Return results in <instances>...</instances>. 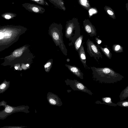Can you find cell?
Masks as SVG:
<instances>
[{
    "instance_id": "5",
    "label": "cell",
    "mask_w": 128,
    "mask_h": 128,
    "mask_svg": "<svg viewBox=\"0 0 128 128\" xmlns=\"http://www.w3.org/2000/svg\"><path fill=\"white\" fill-rule=\"evenodd\" d=\"M48 101L51 105L60 106L62 104L61 100L58 96L52 92H48L47 94Z\"/></svg>"
},
{
    "instance_id": "3",
    "label": "cell",
    "mask_w": 128,
    "mask_h": 128,
    "mask_svg": "<svg viewBox=\"0 0 128 128\" xmlns=\"http://www.w3.org/2000/svg\"><path fill=\"white\" fill-rule=\"evenodd\" d=\"M66 27V32L68 35L71 36L74 34V35L75 36L77 39L74 32L80 35V26L77 18H74L72 20L67 22Z\"/></svg>"
},
{
    "instance_id": "28",
    "label": "cell",
    "mask_w": 128,
    "mask_h": 128,
    "mask_svg": "<svg viewBox=\"0 0 128 128\" xmlns=\"http://www.w3.org/2000/svg\"><path fill=\"white\" fill-rule=\"evenodd\" d=\"M26 66L27 67L28 66H29V65L28 64H26Z\"/></svg>"
},
{
    "instance_id": "16",
    "label": "cell",
    "mask_w": 128,
    "mask_h": 128,
    "mask_svg": "<svg viewBox=\"0 0 128 128\" xmlns=\"http://www.w3.org/2000/svg\"><path fill=\"white\" fill-rule=\"evenodd\" d=\"M83 38V35H81L80 36L77 38L75 43V46L76 49L78 51L81 44Z\"/></svg>"
},
{
    "instance_id": "27",
    "label": "cell",
    "mask_w": 128,
    "mask_h": 128,
    "mask_svg": "<svg viewBox=\"0 0 128 128\" xmlns=\"http://www.w3.org/2000/svg\"><path fill=\"white\" fill-rule=\"evenodd\" d=\"M18 67L17 66H15V68L16 70H17L18 69Z\"/></svg>"
},
{
    "instance_id": "26",
    "label": "cell",
    "mask_w": 128,
    "mask_h": 128,
    "mask_svg": "<svg viewBox=\"0 0 128 128\" xmlns=\"http://www.w3.org/2000/svg\"><path fill=\"white\" fill-rule=\"evenodd\" d=\"M96 41L97 42V44H100L102 42L101 40L100 39H98L97 40V41Z\"/></svg>"
},
{
    "instance_id": "18",
    "label": "cell",
    "mask_w": 128,
    "mask_h": 128,
    "mask_svg": "<svg viewBox=\"0 0 128 128\" xmlns=\"http://www.w3.org/2000/svg\"><path fill=\"white\" fill-rule=\"evenodd\" d=\"M104 8L108 14L110 16H112V17L113 19L115 18V16L114 12L110 8L107 6H106Z\"/></svg>"
},
{
    "instance_id": "19",
    "label": "cell",
    "mask_w": 128,
    "mask_h": 128,
    "mask_svg": "<svg viewBox=\"0 0 128 128\" xmlns=\"http://www.w3.org/2000/svg\"><path fill=\"white\" fill-rule=\"evenodd\" d=\"M116 104L117 105L121 107L128 108V100L121 101L118 102Z\"/></svg>"
},
{
    "instance_id": "4",
    "label": "cell",
    "mask_w": 128,
    "mask_h": 128,
    "mask_svg": "<svg viewBox=\"0 0 128 128\" xmlns=\"http://www.w3.org/2000/svg\"><path fill=\"white\" fill-rule=\"evenodd\" d=\"M67 85H69L74 90H78L87 93L92 96L93 93L81 82L76 80L67 79L65 81Z\"/></svg>"
},
{
    "instance_id": "6",
    "label": "cell",
    "mask_w": 128,
    "mask_h": 128,
    "mask_svg": "<svg viewBox=\"0 0 128 128\" xmlns=\"http://www.w3.org/2000/svg\"><path fill=\"white\" fill-rule=\"evenodd\" d=\"M83 25L86 32L90 37L96 35V30L95 27L88 19H85L83 21Z\"/></svg>"
},
{
    "instance_id": "24",
    "label": "cell",
    "mask_w": 128,
    "mask_h": 128,
    "mask_svg": "<svg viewBox=\"0 0 128 128\" xmlns=\"http://www.w3.org/2000/svg\"><path fill=\"white\" fill-rule=\"evenodd\" d=\"M4 17H5V18L6 19H10L11 18V16L10 15H5Z\"/></svg>"
},
{
    "instance_id": "21",
    "label": "cell",
    "mask_w": 128,
    "mask_h": 128,
    "mask_svg": "<svg viewBox=\"0 0 128 128\" xmlns=\"http://www.w3.org/2000/svg\"><path fill=\"white\" fill-rule=\"evenodd\" d=\"M51 65V63L50 62H48L46 63L44 65V67L45 68V70L46 72H48V68L49 70V67H50Z\"/></svg>"
},
{
    "instance_id": "13",
    "label": "cell",
    "mask_w": 128,
    "mask_h": 128,
    "mask_svg": "<svg viewBox=\"0 0 128 128\" xmlns=\"http://www.w3.org/2000/svg\"><path fill=\"white\" fill-rule=\"evenodd\" d=\"M102 100L103 102L102 103L111 106H117L116 104L113 103L112 101L111 98L109 97H106L102 98Z\"/></svg>"
},
{
    "instance_id": "1",
    "label": "cell",
    "mask_w": 128,
    "mask_h": 128,
    "mask_svg": "<svg viewBox=\"0 0 128 128\" xmlns=\"http://www.w3.org/2000/svg\"><path fill=\"white\" fill-rule=\"evenodd\" d=\"M92 78L95 81L102 83L114 84L120 81L124 77L108 67H91Z\"/></svg>"
},
{
    "instance_id": "22",
    "label": "cell",
    "mask_w": 128,
    "mask_h": 128,
    "mask_svg": "<svg viewBox=\"0 0 128 128\" xmlns=\"http://www.w3.org/2000/svg\"><path fill=\"white\" fill-rule=\"evenodd\" d=\"M52 36L56 40H58L59 38L58 34L56 32H54L52 34Z\"/></svg>"
},
{
    "instance_id": "8",
    "label": "cell",
    "mask_w": 128,
    "mask_h": 128,
    "mask_svg": "<svg viewBox=\"0 0 128 128\" xmlns=\"http://www.w3.org/2000/svg\"><path fill=\"white\" fill-rule=\"evenodd\" d=\"M80 58L84 68L87 67L86 62V56L84 48L82 44H81L78 51Z\"/></svg>"
},
{
    "instance_id": "17",
    "label": "cell",
    "mask_w": 128,
    "mask_h": 128,
    "mask_svg": "<svg viewBox=\"0 0 128 128\" xmlns=\"http://www.w3.org/2000/svg\"><path fill=\"white\" fill-rule=\"evenodd\" d=\"M113 50L117 53L123 52V48L121 46L118 44H114L112 46Z\"/></svg>"
},
{
    "instance_id": "10",
    "label": "cell",
    "mask_w": 128,
    "mask_h": 128,
    "mask_svg": "<svg viewBox=\"0 0 128 128\" xmlns=\"http://www.w3.org/2000/svg\"><path fill=\"white\" fill-rule=\"evenodd\" d=\"M50 3L55 6L64 11L65 10L66 8L65 6L63 0H48Z\"/></svg>"
},
{
    "instance_id": "20",
    "label": "cell",
    "mask_w": 128,
    "mask_h": 128,
    "mask_svg": "<svg viewBox=\"0 0 128 128\" xmlns=\"http://www.w3.org/2000/svg\"><path fill=\"white\" fill-rule=\"evenodd\" d=\"M39 4L42 5L48 6V3L45 0H30Z\"/></svg>"
},
{
    "instance_id": "14",
    "label": "cell",
    "mask_w": 128,
    "mask_h": 128,
    "mask_svg": "<svg viewBox=\"0 0 128 128\" xmlns=\"http://www.w3.org/2000/svg\"><path fill=\"white\" fill-rule=\"evenodd\" d=\"M119 97L121 101L128 97V86L121 92L119 96Z\"/></svg>"
},
{
    "instance_id": "12",
    "label": "cell",
    "mask_w": 128,
    "mask_h": 128,
    "mask_svg": "<svg viewBox=\"0 0 128 128\" xmlns=\"http://www.w3.org/2000/svg\"><path fill=\"white\" fill-rule=\"evenodd\" d=\"M10 81H7L5 80L0 85V94L4 92L9 87Z\"/></svg>"
},
{
    "instance_id": "7",
    "label": "cell",
    "mask_w": 128,
    "mask_h": 128,
    "mask_svg": "<svg viewBox=\"0 0 128 128\" xmlns=\"http://www.w3.org/2000/svg\"><path fill=\"white\" fill-rule=\"evenodd\" d=\"M24 6L28 11L34 13L43 14L45 11L44 8L34 4L26 3L25 4Z\"/></svg>"
},
{
    "instance_id": "23",
    "label": "cell",
    "mask_w": 128,
    "mask_h": 128,
    "mask_svg": "<svg viewBox=\"0 0 128 128\" xmlns=\"http://www.w3.org/2000/svg\"><path fill=\"white\" fill-rule=\"evenodd\" d=\"M81 3L83 5L85 4L87 2L86 0H81L80 1Z\"/></svg>"
},
{
    "instance_id": "15",
    "label": "cell",
    "mask_w": 128,
    "mask_h": 128,
    "mask_svg": "<svg viewBox=\"0 0 128 128\" xmlns=\"http://www.w3.org/2000/svg\"><path fill=\"white\" fill-rule=\"evenodd\" d=\"M98 46L108 58L110 59L111 58L112 56V54L107 47L103 48L99 46Z\"/></svg>"
},
{
    "instance_id": "11",
    "label": "cell",
    "mask_w": 128,
    "mask_h": 128,
    "mask_svg": "<svg viewBox=\"0 0 128 128\" xmlns=\"http://www.w3.org/2000/svg\"><path fill=\"white\" fill-rule=\"evenodd\" d=\"M5 108L1 113H6V114H10L11 113L16 112L18 110V109L19 108L14 107L7 105L6 104L4 106Z\"/></svg>"
},
{
    "instance_id": "2",
    "label": "cell",
    "mask_w": 128,
    "mask_h": 128,
    "mask_svg": "<svg viewBox=\"0 0 128 128\" xmlns=\"http://www.w3.org/2000/svg\"><path fill=\"white\" fill-rule=\"evenodd\" d=\"M86 44L87 52L91 57H93L98 62L100 58H102L103 56L97 45L95 44L89 39L87 40Z\"/></svg>"
},
{
    "instance_id": "9",
    "label": "cell",
    "mask_w": 128,
    "mask_h": 128,
    "mask_svg": "<svg viewBox=\"0 0 128 128\" xmlns=\"http://www.w3.org/2000/svg\"><path fill=\"white\" fill-rule=\"evenodd\" d=\"M68 67L70 70L74 74L81 79H84V74L80 69L75 66H69Z\"/></svg>"
},
{
    "instance_id": "25",
    "label": "cell",
    "mask_w": 128,
    "mask_h": 128,
    "mask_svg": "<svg viewBox=\"0 0 128 128\" xmlns=\"http://www.w3.org/2000/svg\"><path fill=\"white\" fill-rule=\"evenodd\" d=\"M4 35L2 33H0V39H2L4 37Z\"/></svg>"
}]
</instances>
